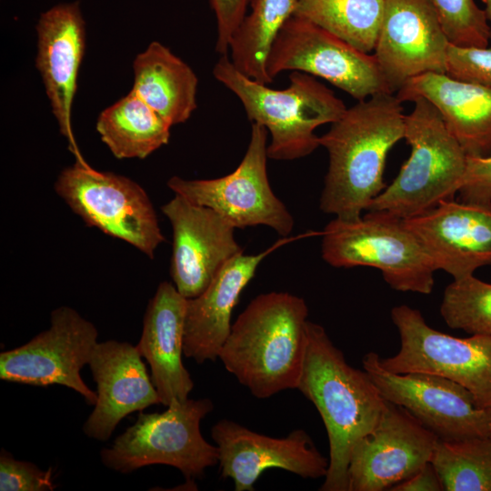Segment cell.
Here are the masks:
<instances>
[{"mask_svg":"<svg viewBox=\"0 0 491 491\" xmlns=\"http://www.w3.org/2000/svg\"><path fill=\"white\" fill-rule=\"evenodd\" d=\"M401 104L392 93L357 101L319 136L329 155L320 197L323 212L357 220L386 187L383 175L387 154L405 134Z\"/></svg>","mask_w":491,"mask_h":491,"instance_id":"cell-1","label":"cell"},{"mask_svg":"<svg viewBox=\"0 0 491 491\" xmlns=\"http://www.w3.org/2000/svg\"><path fill=\"white\" fill-rule=\"evenodd\" d=\"M296 389L316 406L328 436L329 465L320 490L348 491L352 449L375 427L386 399L365 370L346 362L326 329L309 320Z\"/></svg>","mask_w":491,"mask_h":491,"instance_id":"cell-2","label":"cell"},{"mask_svg":"<svg viewBox=\"0 0 491 491\" xmlns=\"http://www.w3.org/2000/svg\"><path fill=\"white\" fill-rule=\"evenodd\" d=\"M307 316V306L299 296L261 294L232 325L218 358L256 398L296 389L306 355Z\"/></svg>","mask_w":491,"mask_h":491,"instance_id":"cell-3","label":"cell"},{"mask_svg":"<svg viewBox=\"0 0 491 491\" xmlns=\"http://www.w3.org/2000/svg\"><path fill=\"white\" fill-rule=\"evenodd\" d=\"M215 78L241 101L251 123L263 125L271 135L268 158L305 157L319 145L315 130L338 120L346 110L344 102L315 76L294 71L286 89H272L241 73L227 55L213 68Z\"/></svg>","mask_w":491,"mask_h":491,"instance_id":"cell-4","label":"cell"},{"mask_svg":"<svg viewBox=\"0 0 491 491\" xmlns=\"http://www.w3.org/2000/svg\"><path fill=\"white\" fill-rule=\"evenodd\" d=\"M412 102L415 106L405 115L404 134L410 156L366 211L414 217L454 199L463 184L467 165L464 149L429 101L417 97Z\"/></svg>","mask_w":491,"mask_h":491,"instance_id":"cell-5","label":"cell"},{"mask_svg":"<svg viewBox=\"0 0 491 491\" xmlns=\"http://www.w3.org/2000/svg\"><path fill=\"white\" fill-rule=\"evenodd\" d=\"M322 235V257L330 266L375 267L394 290L432 292L436 268L403 219L368 211L355 221L336 217Z\"/></svg>","mask_w":491,"mask_h":491,"instance_id":"cell-6","label":"cell"},{"mask_svg":"<svg viewBox=\"0 0 491 491\" xmlns=\"http://www.w3.org/2000/svg\"><path fill=\"white\" fill-rule=\"evenodd\" d=\"M163 413H139L136 422L119 435L100 456L105 466L129 474L151 465L171 466L186 477L201 476L218 464L219 452L200 430L213 409L209 398L173 400Z\"/></svg>","mask_w":491,"mask_h":491,"instance_id":"cell-7","label":"cell"},{"mask_svg":"<svg viewBox=\"0 0 491 491\" xmlns=\"http://www.w3.org/2000/svg\"><path fill=\"white\" fill-rule=\"evenodd\" d=\"M55 191L86 225L130 244L151 259L165 241L146 192L125 175L75 161L61 171Z\"/></svg>","mask_w":491,"mask_h":491,"instance_id":"cell-8","label":"cell"},{"mask_svg":"<svg viewBox=\"0 0 491 491\" xmlns=\"http://www.w3.org/2000/svg\"><path fill=\"white\" fill-rule=\"evenodd\" d=\"M391 319L400 348L393 356L380 358L394 373H428L450 379L474 396L477 406L491 412V338L471 335L460 338L426 324L421 312L406 305L394 306Z\"/></svg>","mask_w":491,"mask_h":491,"instance_id":"cell-9","label":"cell"},{"mask_svg":"<svg viewBox=\"0 0 491 491\" xmlns=\"http://www.w3.org/2000/svg\"><path fill=\"white\" fill-rule=\"evenodd\" d=\"M266 68L272 81L287 70L321 77L357 101L392 93L374 54L295 15L276 37Z\"/></svg>","mask_w":491,"mask_h":491,"instance_id":"cell-10","label":"cell"},{"mask_svg":"<svg viewBox=\"0 0 491 491\" xmlns=\"http://www.w3.org/2000/svg\"><path fill=\"white\" fill-rule=\"evenodd\" d=\"M266 140L267 130L252 123L246 152L232 173L214 179L172 176L167 185L190 202L217 212L235 228L263 225L286 237L293 230L294 219L270 186Z\"/></svg>","mask_w":491,"mask_h":491,"instance_id":"cell-11","label":"cell"},{"mask_svg":"<svg viewBox=\"0 0 491 491\" xmlns=\"http://www.w3.org/2000/svg\"><path fill=\"white\" fill-rule=\"evenodd\" d=\"M95 325L62 306L51 313L50 327L27 343L0 354V379L34 386H64L95 406L96 392L82 379L97 345Z\"/></svg>","mask_w":491,"mask_h":491,"instance_id":"cell-12","label":"cell"},{"mask_svg":"<svg viewBox=\"0 0 491 491\" xmlns=\"http://www.w3.org/2000/svg\"><path fill=\"white\" fill-rule=\"evenodd\" d=\"M380 358L369 352L362 363L382 396L406 409L440 440L491 436V412L479 407L466 388L434 374L390 372Z\"/></svg>","mask_w":491,"mask_h":491,"instance_id":"cell-13","label":"cell"},{"mask_svg":"<svg viewBox=\"0 0 491 491\" xmlns=\"http://www.w3.org/2000/svg\"><path fill=\"white\" fill-rule=\"evenodd\" d=\"M438 440L406 409L386 400L375 427L352 449L348 491L389 490L431 461Z\"/></svg>","mask_w":491,"mask_h":491,"instance_id":"cell-14","label":"cell"},{"mask_svg":"<svg viewBox=\"0 0 491 491\" xmlns=\"http://www.w3.org/2000/svg\"><path fill=\"white\" fill-rule=\"evenodd\" d=\"M449 45L431 0H385L373 54L393 94L418 75L446 74Z\"/></svg>","mask_w":491,"mask_h":491,"instance_id":"cell-15","label":"cell"},{"mask_svg":"<svg viewBox=\"0 0 491 491\" xmlns=\"http://www.w3.org/2000/svg\"><path fill=\"white\" fill-rule=\"evenodd\" d=\"M161 210L173 230V283L185 298L196 297L228 261L243 253L235 227L213 209L176 194Z\"/></svg>","mask_w":491,"mask_h":491,"instance_id":"cell-16","label":"cell"},{"mask_svg":"<svg viewBox=\"0 0 491 491\" xmlns=\"http://www.w3.org/2000/svg\"><path fill=\"white\" fill-rule=\"evenodd\" d=\"M211 436L219 452L222 477L231 478L235 491H252L259 476L269 468H280L303 478L325 477L329 465L304 429L276 438L221 419Z\"/></svg>","mask_w":491,"mask_h":491,"instance_id":"cell-17","label":"cell"},{"mask_svg":"<svg viewBox=\"0 0 491 491\" xmlns=\"http://www.w3.org/2000/svg\"><path fill=\"white\" fill-rule=\"evenodd\" d=\"M403 221L436 270H444L454 280L491 265V205L452 199Z\"/></svg>","mask_w":491,"mask_h":491,"instance_id":"cell-18","label":"cell"},{"mask_svg":"<svg viewBox=\"0 0 491 491\" xmlns=\"http://www.w3.org/2000/svg\"><path fill=\"white\" fill-rule=\"evenodd\" d=\"M35 65L61 134L75 161L85 163L72 130V106L85 49V24L77 2L59 4L41 14Z\"/></svg>","mask_w":491,"mask_h":491,"instance_id":"cell-19","label":"cell"},{"mask_svg":"<svg viewBox=\"0 0 491 491\" xmlns=\"http://www.w3.org/2000/svg\"><path fill=\"white\" fill-rule=\"evenodd\" d=\"M88 366L97 388L96 403L83 426L88 437L105 441L124 417L161 404L136 346L98 342Z\"/></svg>","mask_w":491,"mask_h":491,"instance_id":"cell-20","label":"cell"},{"mask_svg":"<svg viewBox=\"0 0 491 491\" xmlns=\"http://www.w3.org/2000/svg\"><path fill=\"white\" fill-rule=\"evenodd\" d=\"M293 238L283 237L256 255L241 253L228 261L208 286L196 297L187 299L184 356L201 365L215 361L231 331V316L240 295L254 277L259 264Z\"/></svg>","mask_w":491,"mask_h":491,"instance_id":"cell-21","label":"cell"},{"mask_svg":"<svg viewBox=\"0 0 491 491\" xmlns=\"http://www.w3.org/2000/svg\"><path fill=\"white\" fill-rule=\"evenodd\" d=\"M186 302L174 284L160 283L147 305L136 345L150 366L152 381L165 406L173 400L187 399L194 388L182 361Z\"/></svg>","mask_w":491,"mask_h":491,"instance_id":"cell-22","label":"cell"},{"mask_svg":"<svg viewBox=\"0 0 491 491\" xmlns=\"http://www.w3.org/2000/svg\"><path fill=\"white\" fill-rule=\"evenodd\" d=\"M396 95L402 103L429 101L467 156L491 155V87L428 72L409 79Z\"/></svg>","mask_w":491,"mask_h":491,"instance_id":"cell-23","label":"cell"},{"mask_svg":"<svg viewBox=\"0 0 491 491\" xmlns=\"http://www.w3.org/2000/svg\"><path fill=\"white\" fill-rule=\"evenodd\" d=\"M133 90L171 126L186 122L196 108L198 79L193 69L154 41L133 62Z\"/></svg>","mask_w":491,"mask_h":491,"instance_id":"cell-24","label":"cell"},{"mask_svg":"<svg viewBox=\"0 0 491 491\" xmlns=\"http://www.w3.org/2000/svg\"><path fill=\"white\" fill-rule=\"evenodd\" d=\"M95 127L117 159H144L168 143L171 125L131 90L100 113Z\"/></svg>","mask_w":491,"mask_h":491,"instance_id":"cell-25","label":"cell"},{"mask_svg":"<svg viewBox=\"0 0 491 491\" xmlns=\"http://www.w3.org/2000/svg\"><path fill=\"white\" fill-rule=\"evenodd\" d=\"M297 0H252L251 11L234 33L230 60L244 75L262 84L273 81L266 73L272 45L286 22L295 14Z\"/></svg>","mask_w":491,"mask_h":491,"instance_id":"cell-26","label":"cell"},{"mask_svg":"<svg viewBox=\"0 0 491 491\" xmlns=\"http://www.w3.org/2000/svg\"><path fill=\"white\" fill-rule=\"evenodd\" d=\"M385 0H297L295 15L337 35L356 48L374 52Z\"/></svg>","mask_w":491,"mask_h":491,"instance_id":"cell-27","label":"cell"},{"mask_svg":"<svg viewBox=\"0 0 491 491\" xmlns=\"http://www.w3.org/2000/svg\"><path fill=\"white\" fill-rule=\"evenodd\" d=\"M430 462L445 491H491V436L439 439Z\"/></svg>","mask_w":491,"mask_h":491,"instance_id":"cell-28","label":"cell"},{"mask_svg":"<svg viewBox=\"0 0 491 491\" xmlns=\"http://www.w3.org/2000/svg\"><path fill=\"white\" fill-rule=\"evenodd\" d=\"M440 314L452 329L491 338V284L474 275L454 280L444 291Z\"/></svg>","mask_w":491,"mask_h":491,"instance_id":"cell-29","label":"cell"},{"mask_svg":"<svg viewBox=\"0 0 491 491\" xmlns=\"http://www.w3.org/2000/svg\"><path fill=\"white\" fill-rule=\"evenodd\" d=\"M451 45L486 47L490 26L485 10L475 0H431Z\"/></svg>","mask_w":491,"mask_h":491,"instance_id":"cell-30","label":"cell"},{"mask_svg":"<svg viewBox=\"0 0 491 491\" xmlns=\"http://www.w3.org/2000/svg\"><path fill=\"white\" fill-rule=\"evenodd\" d=\"M55 486L52 468L42 470L36 465L16 460L6 450L0 454L1 491H52Z\"/></svg>","mask_w":491,"mask_h":491,"instance_id":"cell-31","label":"cell"},{"mask_svg":"<svg viewBox=\"0 0 491 491\" xmlns=\"http://www.w3.org/2000/svg\"><path fill=\"white\" fill-rule=\"evenodd\" d=\"M446 74L461 81L491 87V48L450 44Z\"/></svg>","mask_w":491,"mask_h":491,"instance_id":"cell-32","label":"cell"},{"mask_svg":"<svg viewBox=\"0 0 491 491\" xmlns=\"http://www.w3.org/2000/svg\"><path fill=\"white\" fill-rule=\"evenodd\" d=\"M458 193L461 202L491 205V155L467 156L466 174Z\"/></svg>","mask_w":491,"mask_h":491,"instance_id":"cell-33","label":"cell"},{"mask_svg":"<svg viewBox=\"0 0 491 491\" xmlns=\"http://www.w3.org/2000/svg\"><path fill=\"white\" fill-rule=\"evenodd\" d=\"M252 0H209L217 28L215 50L228 55L229 44L235 30L247 14Z\"/></svg>","mask_w":491,"mask_h":491,"instance_id":"cell-34","label":"cell"},{"mask_svg":"<svg viewBox=\"0 0 491 491\" xmlns=\"http://www.w3.org/2000/svg\"><path fill=\"white\" fill-rule=\"evenodd\" d=\"M389 490L391 491H442L440 477L431 462L426 464L413 476L405 479Z\"/></svg>","mask_w":491,"mask_h":491,"instance_id":"cell-35","label":"cell"},{"mask_svg":"<svg viewBox=\"0 0 491 491\" xmlns=\"http://www.w3.org/2000/svg\"><path fill=\"white\" fill-rule=\"evenodd\" d=\"M485 4V12L490 26V41H491V0H483Z\"/></svg>","mask_w":491,"mask_h":491,"instance_id":"cell-36","label":"cell"},{"mask_svg":"<svg viewBox=\"0 0 491 491\" xmlns=\"http://www.w3.org/2000/svg\"><path fill=\"white\" fill-rule=\"evenodd\" d=\"M490 432H491V426H490Z\"/></svg>","mask_w":491,"mask_h":491,"instance_id":"cell-37","label":"cell"}]
</instances>
